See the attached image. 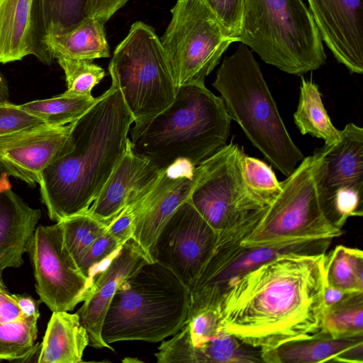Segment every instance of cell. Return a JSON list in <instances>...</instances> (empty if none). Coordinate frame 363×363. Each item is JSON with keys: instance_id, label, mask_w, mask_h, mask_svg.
<instances>
[{"instance_id": "cell-1", "label": "cell", "mask_w": 363, "mask_h": 363, "mask_svg": "<svg viewBox=\"0 0 363 363\" xmlns=\"http://www.w3.org/2000/svg\"><path fill=\"white\" fill-rule=\"evenodd\" d=\"M325 256L284 255L235 279L217 305L221 328L261 351L318 333Z\"/></svg>"}, {"instance_id": "cell-2", "label": "cell", "mask_w": 363, "mask_h": 363, "mask_svg": "<svg viewBox=\"0 0 363 363\" xmlns=\"http://www.w3.org/2000/svg\"><path fill=\"white\" fill-rule=\"evenodd\" d=\"M134 118L112 85L74 123L67 150L43 172L41 201L59 222L86 212L122 159Z\"/></svg>"}, {"instance_id": "cell-3", "label": "cell", "mask_w": 363, "mask_h": 363, "mask_svg": "<svg viewBox=\"0 0 363 363\" xmlns=\"http://www.w3.org/2000/svg\"><path fill=\"white\" fill-rule=\"evenodd\" d=\"M232 118L220 96L204 83L178 88L174 101L154 117L130 129L133 149L164 169L178 159L194 165L226 145Z\"/></svg>"}, {"instance_id": "cell-4", "label": "cell", "mask_w": 363, "mask_h": 363, "mask_svg": "<svg viewBox=\"0 0 363 363\" xmlns=\"http://www.w3.org/2000/svg\"><path fill=\"white\" fill-rule=\"evenodd\" d=\"M190 291L167 267L146 261L118 287L104 320L106 343L163 341L184 325Z\"/></svg>"}, {"instance_id": "cell-5", "label": "cell", "mask_w": 363, "mask_h": 363, "mask_svg": "<svg viewBox=\"0 0 363 363\" xmlns=\"http://www.w3.org/2000/svg\"><path fill=\"white\" fill-rule=\"evenodd\" d=\"M213 86L232 120L252 144L276 169L289 176L304 156L289 135L259 65L247 45L240 44L225 57Z\"/></svg>"}, {"instance_id": "cell-6", "label": "cell", "mask_w": 363, "mask_h": 363, "mask_svg": "<svg viewBox=\"0 0 363 363\" xmlns=\"http://www.w3.org/2000/svg\"><path fill=\"white\" fill-rule=\"evenodd\" d=\"M238 40L290 74L315 70L326 59L322 38L302 0H242Z\"/></svg>"}, {"instance_id": "cell-7", "label": "cell", "mask_w": 363, "mask_h": 363, "mask_svg": "<svg viewBox=\"0 0 363 363\" xmlns=\"http://www.w3.org/2000/svg\"><path fill=\"white\" fill-rule=\"evenodd\" d=\"M108 72L134 123L161 113L177 96L178 89L161 40L152 27L141 21L131 26L116 48Z\"/></svg>"}, {"instance_id": "cell-8", "label": "cell", "mask_w": 363, "mask_h": 363, "mask_svg": "<svg viewBox=\"0 0 363 363\" xmlns=\"http://www.w3.org/2000/svg\"><path fill=\"white\" fill-rule=\"evenodd\" d=\"M317 154L304 157L281 182V189L266 207L254 229L240 242L246 247L318 239L342 234L323 209L315 180Z\"/></svg>"}, {"instance_id": "cell-9", "label": "cell", "mask_w": 363, "mask_h": 363, "mask_svg": "<svg viewBox=\"0 0 363 363\" xmlns=\"http://www.w3.org/2000/svg\"><path fill=\"white\" fill-rule=\"evenodd\" d=\"M161 42L177 89L204 83L230 43L216 15L204 0H177Z\"/></svg>"}, {"instance_id": "cell-10", "label": "cell", "mask_w": 363, "mask_h": 363, "mask_svg": "<svg viewBox=\"0 0 363 363\" xmlns=\"http://www.w3.org/2000/svg\"><path fill=\"white\" fill-rule=\"evenodd\" d=\"M244 153L230 142L196 166V181L188 200L218 233L259 218L269 205L244 182Z\"/></svg>"}, {"instance_id": "cell-11", "label": "cell", "mask_w": 363, "mask_h": 363, "mask_svg": "<svg viewBox=\"0 0 363 363\" xmlns=\"http://www.w3.org/2000/svg\"><path fill=\"white\" fill-rule=\"evenodd\" d=\"M315 152V180L323 209L342 230L349 218L363 214V128L348 123L337 142Z\"/></svg>"}, {"instance_id": "cell-12", "label": "cell", "mask_w": 363, "mask_h": 363, "mask_svg": "<svg viewBox=\"0 0 363 363\" xmlns=\"http://www.w3.org/2000/svg\"><path fill=\"white\" fill-rule=\"evenodd\" d=\"M242 240L230 233H218L213 252L190 291L188 314L217 306L226 288L255 267L290 253L325 254L332 240L318 239L246 247L240 245Z\"/></svg>"}, {"instance_id": "cell-13", "label": "cell", "mask_w": 363, "mask_h": 363, "mask_svg": "<svg viewBox=\"0 0 363 363\" xmlns=\"http://www.w3.org/2000/svg\"><path fill=\"white\" fill-rule=\"evenodd\" d=\"M28 252L36 291L52 312L72 311L84 300L91 284L67 250L59 222L35 228Z\"/></svg>"}, {"instance_id": "cell-14", "label": "cell", "mask_w": 363, "mask_h": 363, "mask_svg": "<svg viewBox=\"0 0 363 363\" xmlns=\"http://www.w3.org/2000/svg\"><path fill=\"white\" fill-rule=\"evenodd\" d=\"M218 235L186 200L161 229L153 261L169 269L191 291L213 252Z\"/></svg>"}, {"instance_id": "cell-15", "label": "cell", "mask_w": 363, "mask_h": 363, "mask_svg": "<svg viewBox=\"0 0 363 363\" xmlns=\"http://www.w3.org/2000/svg\"><path fill=\"white\" fill-rule=\"evenodd\" d=\"M196 181V166L189 160L178 159L162 170L147 193L125 208L134 217L132 238L150 261L154 262V247L161 229L189 199Z\"/></svg>"}, {"instance_id": "cell-16", "label": "cell", "mask_w": 363, "mask_h": 363, "mask_svg": "<svg viewBox=\"0 0 363 363\" xmlns=\"http://www.w3.org/2000/svg\"><path fill=\"white\" fill-rule=\"evenodd\" d=\"M74 123H41L0 136V172L29 185L38 184L45 169L67 150Z\"/></svg>"}, {"instance_id": "cell-17", "label": "cell", "mask_w": 363, "mask_h": 363, "mask_svg": "<svg viewBox=\"0 0 363 363\" xmlns=\"http://www.w3.org/2000/svg\"><path fill=\"white\" fill-rule=\"evenodd\" d=\"M322 40L351 72H363V0H308Z\"/></svg>"}, {"instance_id": "cell-18", "label": "cell", "mask_w": 363, "mask_h": 363, "mask_svg": "<svg viewBox=\"0 0 363 363\" xmlns=\"http://www.w3.org/2000/svg\"><path fill=\"white\" fill-rule=\"evenodd\" d=\"M162 169L135 152L130 140L122 159L86 212L107 227L150 189Z\"/></svg>"}, {"instance_id": "cell-19", "label": "cell", "mask_w": 363, "mask_h": 363, "mask_svg": "<svg viewBox=\"0 0 363 363\" xmlns=\"http://www.w3.org/2000/svg\"><path fill=\"white\" fill-rule=\"evenodd\" d=\"M146 261H150L147 255L130 238L121 247L108 265L94 279L83 305L77 312L89 335L90 346L114 351L102 338L104 320L119 285Z\"/></svg>"}, {"instance_id": "cell-20", "label": "cell", "mask_w": 363, "mask_h": 363, "mask_svg": "<svg viewBox=\"0 0 363 363\" xmlns=\"http://www.w3.org/2000/svg\"><path fill=\"white\" fill-rule=\"evenodd\" d=\"M41 217L40 209L30 207L16 194L9 176L0 172V272L23 264L30 240Z\"/></svg>"}, {"instance_id": "cell-21", "label": "cell", "mask_w": 363, "mask_h": 363, "mask_svg": "<svg viewBox=\"0 0 363 363\" xmlns=\"http://www.w3.org/2000/svg\"><path fill=\"white\" fill-rule=\"evenodd\" d=\"M263 362H363V335L333 337L318 331L309 337L261 351Z\"/></svg>"}, {"instance_id": "cell-22", "label": "cell", "mask_w": 363, "mask_h": 363, "mask_svg": "<svg viewBox=\"0 0 363 363\" xmlns=\"http://www.w3.org/2000/svg\"><path fill=\"white\" fill-rule=\"evenodd\" d=\"M34 55L41 61L33 0H0V63Z\"/></svg>"}, {"instance_id": "cell-23", "label": "cell", "mask_w": 363, "mask_h": 363, "mask_svg": "<svg viewBox=\"0 0 363 363\" xmlns=\"http://www.w3.org/2000/svg\"><path fill=\"white\" fill-rule=\"evenodd\" d=\"M89 337L77 313L53 311L40 345L38 363H80Z\"/></svg>"}, {"instance_id": "cell-24", "label": "cell", "mask_w": 363, "mask_h": 363, "mask_svg": "<svg viewBox=\"0 0 363 363\" xmlns=\"http://www.w3.org/2000/svg\"><path fill=\"white\" fill-rule=\"evenodd\" d=\"M104 24L89 16L73 30L45 38L43 48L46 65H50L58 57L91 61L110 57Z\"/></svg>"}, {"instance_id": "cell-25", "label": "cell", "mask_w": 363, "mask_h": 363, "mask_svg": "<svg viewBox=\"0 0 363 363\" xmlns=\"http://www.w3.org/2000/svg\"><path fill=\"white\" fill-rule=\"evenodd\" d=\"M89 0H33L35 33L41 62L46 64L43 40L66 33L89 17Z\"/></svg>"}, {"instance_id": "cell-26", "label": "cell", "mask_w": 363, "mask_h": 363, "mask_svg": "<svg viewBox=\"0 0 363 363\" xmlns=\"http://www.w3.org/2000/svg\"><path fill=\"white\" fill-rule=\"evenodd\" d=\"M296 125L302 135L310 134L330 145L337 142L340 130L332 123L316 84L301 77L300 97L294 114Z\"/></svg>"}, {"instance_id": "cell-27", "label": "cell", "mask_w": 363, "mask_h": 363, "mask_svg": "<svg viewBox=\"0 0 363 363\" xmlns=\"http://www.w3.org/2000/svg\"><path fill=\"white\" fill-rule=\"evenodd\" d=\"M100 96L71 95L65 92L52 98L35 100L17 106L52 125H65L82 117L99 100Z\"/></svg>"}, {"instance_id": "cell-28", "label": "cell", "mask_w": 363, "mask_h": 363, "mask_svg": "<svg viewBox=\"0 0 363 363\" xmlns=\"http://www.w3.org/2000/svg\"><path fill=\"white\" fill-rule=\"evenodd\" d=\"M325 282L350 293L363 292V252L337 245L324 261Z\"/></svg>"}, {"instance_id": "cell-29", "label": "cell", "mask_w": 363, "mask_h": 363, "mask_svg": "<svg viewBox=\"0 0 363 363\" xmlns=\"http://www.w3.org/2000/svg\"><path fill=\"white\" fill-rule=\"evenodd\" d=\"M40 316H23L0 322V359L24 361L36 351L37 321Z\"/></svg>"}, {"instance_id": "cell-30", "label": "cell", "mask_w": 363, "mask_h": 363, "mask_svg": "<svg viewBox=\"0 0 363 363\" xmlns=\"http://www.w3.org/2000/svg\"><path fill=\"white\" fill-rule=\"evenodd\" d=\"M319 331L333 337L363 335V292L353 293L325 308Z\"/></svg>"}, {"instance_id": "cell-31", "label": "cell", "mask_w": 363, "mask_h": 363, "mask_svg": "<svg viewBox=\"0 0 363 363\" xmlns=\"http://www.w3.org/2000/svg\"><path fill=\"white\" fill-rule=\"evenodd\" d=\"M263 362L261 350L250 346L233 335L221 332L191 357L189 363Z\"/></svg>"}, {"instance_id": "cell-32", "label": "cell", "mask_w": 363, "mask_h": 363, "mask_svg": "<svg viewBox=\"0 0 363 363\" xmlns=\"http://www.w3.org/2000/svg\"><path fill=\"white\" fill-rule=\"evenodd\" d=\"M59 223L65 245L77 266L91 245L107 228L86 211L67 217Z\"/></svg>"}, {"instance_id": "cell-33", "label": "cell", "mask_w": 363, "mask_h": 363, "mask_svg": "<svg viewBox=\"0 0 363 363\" xmlns=\"http://www.w3.org/2000/svg\"><path fill=\"white\" fill-rule=\"evenodd\" d=\"M64 71L66 94L92 96L91 91L104 77L105 71L91 60L58 57L55 59Z\"/></svg>"}, {"instance_id": "cell-34", "label": "cell", "mask_w": 363, "mask_h": 363, "mask_svg": "<svg viewBox=\"0 0 363 363\" xmlns=\"http://www.w3.org/2000/svg\"><path fill=\"white\" fill-rule=\"evenodd\" d=\"M241 170L244 182L247 189L267 204L276 197L281 189L272 167L264 162L243 154Z\"/></svg>"}, {"instance_id": "cell-35", "label": "cell", "mask_w": 363, "mask_h": 363, "mask_svg": "<svg viewBox=\"0 0 363 363\" xmlns=\"http://www.w3.org/2000/svg\"><path fill=\"white\" fill-rule=\"evenodd\" d=\"M122 245L107 231L104 232L91 245L78 264L82 274L92 284L94 272L106 259L112 257Z\"/></svg>"}, {"instance_id": "cell-36", "label": "cell", "mask_w": 363, "mask_h": 363, "mask_svg": "<svg viewBox=\"0 0 363 363\" xmlns=\"http://www.w3.org/2000/svg\"><path fill=\"white\" fill-rule=\"evenodd\" d=\"M216 15L228 36L238 40L242 0H204Z\"/></svg>"}, {"instance_id": "cell-37", "label": "cell", "mask_w": 363, "mask_h": 363, "mask_svg": "<svg viewBox=\"0 0 363 363\" xmlns=\"http://www.w3.org/2000/svg\"><path fill=\"white\" fill-rule=\"evenodd\" d=\"M43 123L38 117L9 101L0 105V136L11 134Z\"/></svg>"}, {"instance_id": "cell-38", "label": "cell", "mask_w": 363, "mask_h": 363, "mask_svg": "<svg viewBox=\"0 0 363 363\" xmlns=\"http://www.w3.org/2000/svg\"><path fill=\"white\" fill-rule=\"evenodd\" d=\"M106 230L123 245L133 238L134 233V217L127 209L113 220L106 228Z\"/></svg>"}, {"instance_id": "cell-39", "label": "cell", "mask_w": 363, "mask_h": 363, "mask_svg": "<svg viewBox=\"0 0 363 363\" xmlns=\"http://www.w3.org/2000/svg\"><path fill=\"white\" fill-rule=\"evenodd\" d=\"M129 0H89V16L106 23Z\"/></svg>"}, {"instance_id": "cell-40", "label": "cell", "mask_w": 363, "mask_h": 363, "mask_svg": "<svg viewBox=\"0 0 363 363\" xmlns=\"http://www.w3.org/2000/svg\"><path fill=\"white\" fill-rule=\"evenodd\" d=\"M26 316L13 294L8 291H0V322H8Z\"/></svg>"}, {"instance_id": "cell-41", "label": "cell", "mask_w": 363, "mask_h": 363, "mask_svg": "<svg viewBox=\"0 0 363 363\" xmlns=\"http://www.w3.org/2000/svg\"><path fill=\"white\" fill-rule=\"evenodd\" d=\"M353 293H350L325 284L323 301L325 308H329L344 300Z\"/></svg>"}, {"instance_id": "cell-42", "label": "cell", "mask_w": 363, "mask_h": 363, "mask_svg": "<svg viewBox=\"0 0 363 363\" xmlns=\"http://www.w3.org/2000/svg\"><path fill=\"white\" fill-rule=\"evenodd\" d=\"M13 296L24 315L40 316V312L38 310L39 301H36L29 296H23L19 294H13Z\"/></svg>"}, {"instance_id": "cell-43", "label": "cell", "mask_w": 363, "mask_h": 363, "mask_svg": "<svg viewBox=\"0 0 363 363\" xmlns=\"http://www.w3.org/2000/svg\"><path fill=\"white\" fill-rule=\"evenodd\" d=\"M9 89L6 82L0 73V105L9 102Z\"/></svg>"}, {"instance_id": "cell-44", "label": "cell", "mask_w": 363, "mask_h": 363, "mask_svg": "<svg viewBox=\"0 0 363 363\" xmlns=\"http://www.w3.org/2000/svg\"><path fill=\"white\" fill-rule=\"evenodd\" d=\"M2 273L0 272V291H7L6 287L2 279Z\"/></svg>"}]
</instances>
